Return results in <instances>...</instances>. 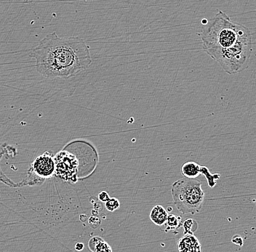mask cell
<instances>
[{
    "label": "cell",
    "mask_w": 256,
    "mask_h": 252,
    "mask_svg": "<svg viewBox=\"0 0 256 252\" xmlns=\"http://www.w3.org/2000/svg\"><path fill=\"white\" fill-rule=\"evenodd\" d=\"M110 198V195H108V192H106V191H102V192H100V193L98 194V199L100 201L103 202V203H106V202L108 201Z\"/></svg>",
    "instance_id": "18"
},
{
    "label": "cell",
    "mask_w": 256,
    "mask_h": 252,
    "mask_svg": "<svg viewBox=\"0 0 256 252\" xmlns=\"http://www.w3.org/2000/svg\"><path fill=\"white\" fill-rule=\"evenodd\" d=\"M30 171L38 178L39 184L42 183L41 179L44 181V179L52 177L56 172L55 160L52 154L46 152L38 157L31 165Z\"/></svg>",
    "instance_id": "6"
},
{
    "label": "cell",
    "mask_w": 256,
    "mask_h": 252,
    "mask_svg": "<svg viewBox=\"0 0 256 252\" xmlns=\"http://www.w3.org/2000/svg\"><path fill=\"white\" fill-rule=\"evenodd\" d=\"M36 71L48 79L72 78L92 63L90 47L76 37L59 38L56 32L44 37L33 50Z\"/></svg>",
    "instance_id": "1"
},
{
    "label": "cell",
    "mask_w": 256,
    "mask_h": 252,
    "mask_svg": "<svg viewBox=\"0 0 256 252\" xmlns=\"http://www.w3.org/2000/svg\"><path fill=\"white\" fill-rule=\"evenodd\" d=\"M202 166L194 161H188L182 165L180 171L185 177L196 179L201 174Z\"/></svg>",
    "instance_id": "9"
},
{
    "label": "cell",
    "mask_w": 256,
    "mask_h": 252,
    "mask_svg": "<svg viewBox=\"0 0 256 252\" xmlns=\"http://www.w3.org/2000/svg\"><path fill=\"white\" fill-rule=\"evenodd\" d=\"M88 223H89L90 227H92V229H96L100 225V220L97 216H92L88 219Z\"/></svg>",
    "instance_id": "16"
},
{
    "label": "cell",
    "mask_w": 256,
    "mask_h": 252,
    "mask_svg": "<svg viewBox=\"0 0 256 252\" xmlns=\"http://www.w3.org/2000/svg\"><path fill=\"white\" fill-rule=\"evenodd\" d=\"M232 242L234 244L238 245H240V246H242L243 245L242 237L239 235H234L232 238Z\"/></svg>",
    "instance_id": "17"
},
{
    "label": "cell",
    "mask_w": 256,
    "mask_h": 252,
    "mask_svg": "<svg viewBox=\"0 0 256 252\" xmlns=\"http://www.w3.org/2000/svg\"><path fill=\"white\" fill-rule=\"evenodd\" d=\"M201 174L206 177V180L208 181V186L211 188H214L216 184V181L220 179V175L219 173H210L209 169L206 166H202Z\"/></svg>",
    "instance_id": "11"
},
{
    "label": "cell",
    "mask_w": 256,
    "mask_h": 252,
    "mask_svg": "<svg viewBox=\"0 0 256 252\" xmlns=\"http://www.w3.org/2000/svg\"><path fill=\"white\" fill-rule=\"evenodd\" d=\"M203 49L206 53L234 47L242 40L251 38L249 30L242 24L233 22L230 16L219 11L208 22L200 34Z\"/></svg>",
    "instance_id": "2"
},
{
    "label": "cell",
    "mask_w": 256,
    "mask_h": 252,
    "mask_svg": "<svg viewBox=\"0 0 256 252\" xmlns=\"http://www.w3.org/2000/svg\"><path fill=\"white\" fill-rule=\"evenodd\" d=\"M103 240V238L99 236L92 237L88 242V248H89L91 251H95L96 247Z\"/></svg>",
    "instance_id": "15"
},
{
    "label": "cell",
    "mask_w": 256,
    "mask_h": 252,
    "mask_svg": "<svg viewBox=\"0 0 256 252\" xmlns=\"http://www.w3.org/2000/svg\"><path fill=\"white\" fill-rule=\"evenodd\" d=\"M184 235L186 234H194L198 229V224L196 220L193 219H186L184 221L183 224Z\"/></svg>",
    "instance_id": "12"
},
{
    "label": "cell",
    "mask_w": 256,
    "mask_h": 252,
    "mask_svg": "<svg viewBox=\"0 0 256 252\" xmlns=\"http://www.w3.org/2000/svg\"><path fill=\"white\" fill-rule=\"evenodd\" d=\"M94 252H112V247L103 240L96 247Z\"/></svg>",
    "instance_id": "14"
},
{
    "label": "cell",
    "mask_w": 256,
    "mask_h": 252,
    "mask_svg": "<svg viewBox=\"0 0 256 252\" xmlns=\"http://www.w3.org/2000/svg\"><path fill=\"white\" fill-rule=\"evenodd\" d=\"M166 224V228L164 229V232H168L180 228L183 224V221L180 216H176L175 214H169Z\"/></svg>",
    "instance_id": "10"
},
{
    "label": "cell",
    "mask_w": 256,
    "mask_h": 252,
    "mask_svg": "<svg viewBox=\"0 0 256 252\" xmlns=\"http://www.w3.org/2000/svg\"><path fill=\"white\" fill-rule=\"evenodd\" d=\"M105 207L107 211L110 212H114V211L118 210L120 207V202L116 197H110L108 201L106 202Z\"/></svg>",
    "instance_id": "13"
},
{
    "label": "cell",
    "mask_w": 256,
    "mask_h": 252,
    "mask_svg": "<svg viewBox=\"0 0 256 252\" xmlns=\"http://www.w3.org/2000/svg\"><path fill=\"white\" fill-rule=\"evenodd\" d=\"M168 211L161 205H156L152 208L150 212V219L156 225L162 226L166 224L168 216Z\"/></svg>",
    "instance_id": "8"
},
{
    "label": "cell",
    "mask_w": 256,
    "mask_h": 252,
    "mask_svg": "<svg viewBox=\"0 0 256 252\" xmlns=\"http://www.w3.org/2000/svg\"><path fill=\"white\" fill-rule=\"evenodd\" d=\"M56 163V176L64 181L76 182L78 161L74 155L62 151L54 158Z\"/></svg>",
    "instance_id": "5"
},
{
    "label": "cell",
    "mask_w": 256,
    "mask_h": 252,
    "mask_svg": "<svg viewBox=\"0 0 256 252\" xmlns=\"http://www.w3.org/2000/svg\"><path fill=\"white\" fill-rule=\"evenodd\" d=\"M172 200L177 209L183 214L199 213L204 203V192L201 181L184 178L175 181L171 188Z\"/></svg>",
    "instance_id": "3"
},
{
    "label": "cell",
    "mask_w": 256,
    "mask_h": 252,
    "mask_svg": "<svg viewBox=\"0 0 256 252\" xmlns=\"http://www.w3.org/2000/svg\"><path fill=\"white\" fill-rule=\"evenodd\" d=\"M252 45L251 37L230 49L209 51L207 54L218 62L227 74L234 75L242 72L248 67L252 53Z\"/></svg>",
    "instance_id": "4"
},
{
    "label": "cell",
    "mask_w": 256,
    "mask_h": 252,
    "mask_svg": "<svg viewBox=\"0 0 256 252\" xmlns=\"http://www.w3.org/2000/svg\"><path fill=\"white\" fill-rule=\"evenodd\" d=\"M84 245L82 243H76V245H75V250L78 251H81L84 249Z\"/></svg>",
    "instance_id": "19"
},
{
    "label": "cell",
    "mask_w": 256,
    "mask_h": 252,
    "mask_svg": "<svg viewBox=\"0 0 256 252\" xmlns=\"http://www.w3.org/2000/svg\"></svg>",
    "instance_id": "20"
},
{
    "label": "cell",
    "mask_w": 256,
    "mask_h": 252,
    "mask_svg": "<svg viewBox=\"0 0 256 252\" xmlns=\"http://www.w3.org/2000/svg\"><path fill=\"white\" fill-rule=\"evenodd\" d=\"M179 252H202V246L198 237L194 234L184 235L178 243Z\"/></svg>",
    "instance_id": "7"
}]
</instances>
